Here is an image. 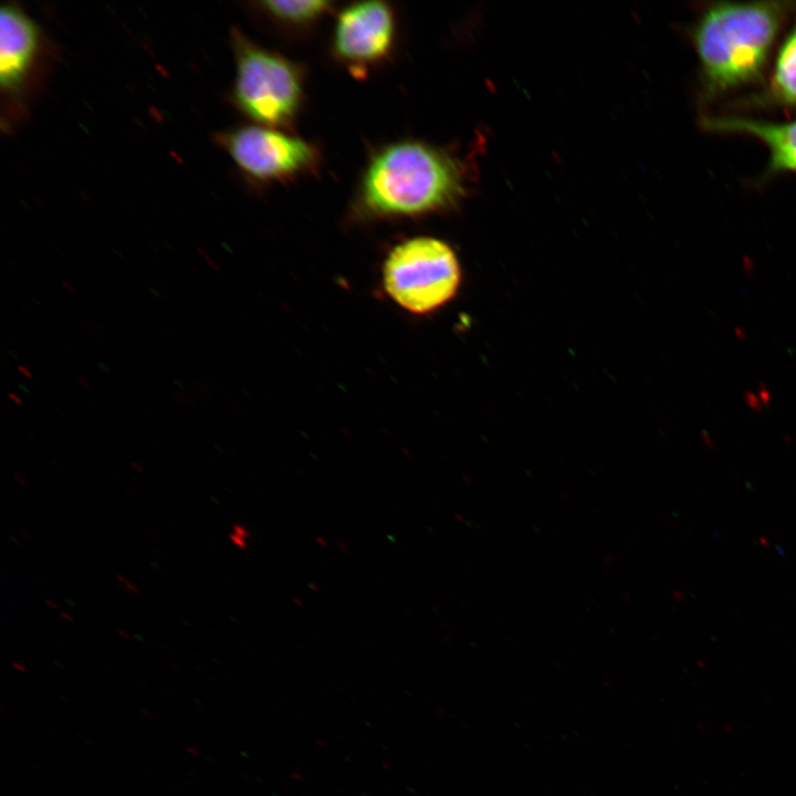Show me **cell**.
Returning <instances> with one entry per match:
<instances>
[{
  "mask_svg": "<svg viewBox=\"0 0 796 796\" xmlns=\"http://www.w3.org/2000/svg\"><path fill=\"white\" fill-rule=\"evenodd\" d=\"M35 23L20 9L3 6L0 14V82L7 92H15L25 80L38 52Z\"/></svg>",
  "mask_w": 796,
  "mask_h": 796,
  "instance_id": "cell-7",
  "label": "cell"
},
{
  "mask_svg": "<svg viewBox=\"0 0 796 796\" xmlns=\"http://www.w3.org/2000/svg\"><path fill=\"white\" fill-rule=\"evenodd\" d=\"M768 96L779 105L796 106V22L778 50Z\"/></svg>",
  "mask_w": 796,
  "mask_h": 796,
  "instance_id": "cell-9",
  "label": "cell"
},
{
  "mask_svg": "<svg viewBox=\"0 0 796 796\" xmlns=\"http://www.w3.org/2000/svg\"><path fill=\"white\" fill-rule=\"evenodd\" d=\"M43 603H44L45 606H48L49 608H51V609H53V610H57V609H59V605L56 604V601H55L53 598L45 597V598L43 599Z\"/></svg>",
  "mask_w": 796,
  "mask_h": 796,
  "instance_id": "cell-18",
  "label": "cell"
},
{
  "mask_svg": "<svg viewBox=\"0 0 796 796\" xmlns=\"http://www.w3.org/2000/svg\"><path fill=\"white\" fill-rule=\"evenodd\" d=\"M395 33V14L388 3H353L337 17L333 35L334 53L354 73L363 74L389 55Z\"/></svg>",
  "mask_w": 796,
  "mask_h": 796,
  "instance_id": "cell-6",
  "label": "cell"
},
{
  "mask_svg": "<svg viewBox=\"0 0 796 796\" xmlns=\"http://www.w3.org/2000/svg\"><path fill=\"white\" fill-rule=\"evenodd\" d=\"M461 281L460 264L446 242L417 237L400 242L388 253L383 284L389 297L413 314H427L448 303Z\"/></svg>",
  "mask_w": 796,
  "mask_h": 796,
  "instance_id": "cell-3",
  "label": "cell"
},
{
  "mask_svg": "<svg viewBox=\"0 0 796 796\" xmlns=\"http://www.w3.org/2000/svg\"><path fill=\"white\" fill-rule=\"evenodd\" d=\"M116 633H117V636L121 637L122 639H125V640L132 639L130 633H129L126 629H124V628H118V629H116Z\"/></svg>",
  "mask_w": 796,
  "mask_h": 796,
  "instance_id": "cell-20",
  "label": "cell"
},
{
  "mask_svg": "<svg viewBox=\"0 0 796 796\" xmlns=\"http://www.w3.org/2000/svg\"><path fill=\"white\" fill-rule=\"evenodd\" d=\"M17 369H18L19 373H20L21 375H23L24 377H27V378H29V379H32V378H33V375H32L31 370H30L28 367H25V366H23V365H18V366H17Z\"/></svg>",
  "mask_w": 796,
  "mask_h": 796,
  "instance_id": "cell-16",
  "label": "cell"
},
{
  "mask_svg": "<svg viewBox=\"0 0 796 796\" xmlns=\"http://www.w3.org/2000/svg\"><path fill=\"white\" fill-rule=\"evenodd\" d=\"M7 397H8L12 402H14V404L18 405V406H22V405H23V401H22V399L20 398V396L17 395V394H14V392H12V391H8V392H7Z\"/></svg>",
  "mask_w": 796,
  "mask_h": 796,
  "instance_id": "cell-15",
  "label": "cell"
},
{
  "mask_svg": "<svg viewBox=\"0 0 796 796\" xmlns=\"http://www.w3.org/2000/svg\"><path fill=\"white\" fill-rule=\"evenodd\" d=\"M17 532H18V534H19L23 540H30V538H31L30 534H29L25 530H23V528H18Z\"/></svg>",
  "mask_w": 796,
  "mask_h": 796,
  "instance_id": "cell-24",
  "label": "cell"
},
{
  "mask_svg": "<svg viewBox=\"0 0 796 796\" xmlns=\"http://www.w3.org/2000/svg\"><path fill=\"white\" fill-rule=\"evenodd\" d=\"M51 463L57 469V470H65V465L57 459H51Z\"/></svg>",
  "mask_w": 796,
  "mask_h": 796,
  "instance_id": "cell-22",
  "label": "cell"
},
{
  "mask_svg": "<svg viewBox=\"0 0 796 796\" xmlns=\"http://www.w3.org/2000/svg\"><path fill=\"white\" fill-rule=\"evenodd\" d=\"M128 465L132 470H134L137 473H140V474L145 473V468L135 460H130L128 462Z\"/></svg>",
  "mask_w": 796,
  "mask_h": 796,
  "instance_id": "cell-14",
  "label": "cell"
},
{
  "mask_svg": "<svg viewBox=\"0 0 796 796\" xmlns=\"http://www.w3.org/2000/svg\"><path fill=\"white\" fill-rule=\"evenodd\" d=\"M60 283H61V285H62L65 290H67L70 293H72V294H75V293H76V289H75V287L73 286V284H72L71 282H69L67 280L62 279V280H60Z\"/></svg>",
  "mask_w": 796,
  "mask_h": 796,
  "instance_id": "cell-17",
  "label": "cell"
},
{
  "mask_svg": "<svg viewBox=\"0 0 796 796\" xmlns=\"http://www.w3.org/2000/svg\"><path fill=\"white\" fill-rule=\"evenodd\" d=\"M794 6L789 1H722L703 9L692 40L708 97L761 78Z\"/></svg>",
  "mask_w": 796,
  "mask_h": 796,
  "instance_id": "cell-1",
  "label": "cell"
},
{
  "mask_svg": "<svg viewBox=\"0 0 796 796\" xmlns=\"http://www.w3.org/2000/svg\"><path fill=\"white\" fill-rule=\"evenodd\" d=\"M13 480L22 488H27L29 485L27 478L18 471L13 472Z\"/></svg>",
  "mask_w": 796,
  "mask_h": 796,
  "instance_id": "cell-13",
  "label": "cell"
},
{
  "mask_svg": "<svg viewBox=\"0 0 796 796\" xmlns=\"http://www.w3.org/2000/svg\"><path fill=\"white\" fill-rule=\"evenodd\" d=\"M76 380H77V383H78L82 387H84L85 389L91 390V389L93 388L92 385H91V383H90L86 378H84V377H82V376L77 377Z\"/></svg>",
  "mask_w": 796,
  "mask_h": 796,
  "instance_id": "cell-21",
  "label": "cell"
},
{
  "mask_svg": "<svg viewBox=\"0 0 796 796\" xmlns=\"http://www.w3.org/2000/svg\"><path fill=\"white\" fill-rule=\"evenodd\" d=\"M115 580L117 583V586H119L126 594H128L132 597H137L140 594V590L136 584L129 580L128 577H126L124 574L116 573L115 574Z\"/></svg>",
  "mask_w": 796,
  "mask_h": 796,
  "instance_id": "cell-12",
  "label": "cell"
},
{
  "mask_svg": "<svg viewBox=\"0 0 796 796\" xmlns=\"http://www.w3.org/2000/svg\"><path fill=\"white\" fill-rule=\"evenodd\" d=\"M59 616L66 622H73L74 617L66 610H60Z\"/></svg>",
  "mask_w": 796,
  "mask_h": 796,
  "instance_id": "cell-19",
  "label": "cell"
},
{
  "mask_svg": "<svg viewBox=\"0 0 796 796\" xmlns=\"http://www.w3.org/2000/svg\"><path fill=\"white\" fill-rule=\"evenodd\" d=\"M12 668L18 670L19 672H24L27 669L21 662L13 661L11 663Z\"/></svg>",
  "mask_w": 796,
  "mask_h": 796,
  "instance_id": "cell-23",
  "label": "cell"
},
{
  "mask_svg": "<svg viewBox=\"0 0 796 796\" xmlns=\"http://www.w3.org/2000/svg\"><path fill=\"white\" fill-rule=\"evenodd\" d=\"M222 143L240 170L262 182L297 177L318 163V151L312 144L273 127H239L226 134Z\"/></svg>",
  "mask_w": 796,
  "mask_h": 796,
  "instance_id": "cell-5",
  "label": "cell"
},
{
  "mask_svg": "<svg viewBox=\"0 0 796 796\" xmlns=\"http://www.w3.org/2000/svg\"><path fill=\"white\" fill-rule=\"evenodd\" d=\"M462 193V171L453 158L428 144L401 140L367 165L358 206L370 217H418L451 206Z\"/></svg>",
  "mask_w": 796,
  "mask_h": 796,
  "instance_id": "cell-2",
  "label": "cell"
},
{
  "mask_svg": "<svg viewBox=\"0 0 796 796\" xmlns=\"http://www.w3.org/2000/svg\"><path fill=\"white\" fill-rule=\"evenodd\" d=\"M701 125L710 132L754 136L769 150V174L796 172V119L775 123L745 117L705 116Z\"/></svg>",
  "mask_w": 796,
  "mask_h": 796,
  "instance_id": "cell-8",
  "label": "cell"
},
{
  "mask_svg": "<svg viewBox=\"0 0 796 796\" xmlns=\"http://www.w3.org/2000/svg\"><path fill=\"white\" fill-rule=\"evenodd\" d=\"M262 9L280 23L292 27L308 25L321 18L331 6L327 1H263Z\"/></svg>",
  "mask_w": 796,
  "mask_h": 796,
  "instance_id": "cell-10",
  "label": "cell"
},
{
  "mask_svg": "<svg viewBox=\"0 0 796 796\" xmlns=\"http://www.w3.org/2000/svg\"><path fill=\"white\" fill-rule=\"evenodd\" d=\"M237 71L233 95L238 106L268 127L286 126L303 100V75L285 56L235 36Z\"/></svg>",
  "mask_w": 796,
  "mask_h": 796,
  "instance_id": "cell-4",
  "label": "cell"
},
{
  "mask_svg": "<svg viewBox=\"0 0 796 796\" xmlns=\"http://www.w3.org/2000/svg\"><path fill=\"white\" fill-rule=\"evenodd\" d=\"M247 538H249V532L245 526L241 523H234L229 534L230 542L240 549H245L248 547Z\"/></svg>",
  "mask_w": 796,
  "mask_h": 796,
  "instance_id": "cell-11",
  "label": "cell"
}]
</instances>
